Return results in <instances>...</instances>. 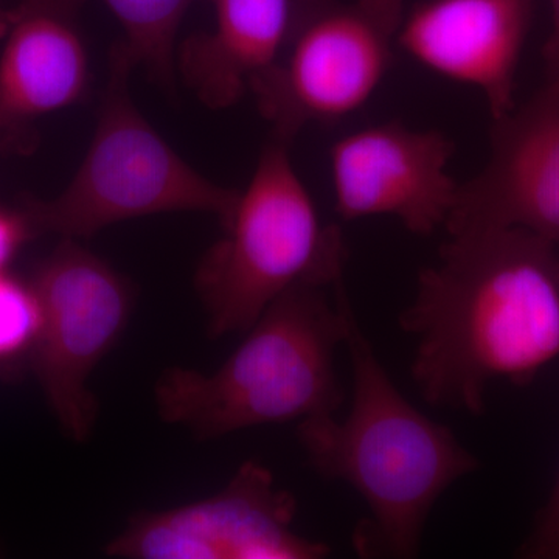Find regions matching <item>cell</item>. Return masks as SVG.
<instances>
[{
  "instance_id": "obj_1",
  "label": "cell",
  "mask_w": 559,
  "mask_h": 559,
  "mask_svg": "<svg viewBox=\"0 0 559 559\" xmlns=\"http://www.w3.org/2000/svg\"><path fill=\"white\" fill-rule=\"evenodd\" d=\"M400 314L430 406L481 415L489 385H525L559 358V246L522 229L448 234Z\"/></svg>"
},
{
  "instance_id": "obj_2",
  "label": "cell",
  "mask_w": 559,
  "mask_h": 559,
  "mask_svg": "<svg viewBox=\"0 0 559 559\" xmlns=\"http://www.w3.org/2000/svg\"><path fill=\"white\" fill-rule=\"evenodd\" d=\"M334 289L352 360V407L344 419H304L297 436L319 476L344 481L366 502L369 518L355 533L359 555L415 558L430 511L479 460L400 392L360 329L344 280Z\"/></svg>"
},
{
  "instance_id": "obj_3",
  "label": "cell",
  "mask_w": 559,
  "mask_h": 559,
  "mask_svg": "<svg viewBox=\"0 0 559 559\" xmlns=\"http://www.w3.org/2000/svg\"><path fill=\"white\" fill-rule=\"evenodd\" d=\"M212 373L171 367L154 389L160 418L198 440L334 414L344 401L336 369L345 323L326 286L300 285L272 301Z\"/></svg>"
},
{
  "instance_id": "obj_4",
  "label": "cell",
  "mask_w": 559,
  "mask_h": 559,
  "mask_svg": "<svg viewBox=\"0 0 559 559\" xmlns=\"http://www.w3.org/2000/svg\"><path fill=\"white\" fill-rule=\"evenodd\" d=\"M289 145L272 135L248 186L238 191L223 238L198 264L194 288L213 340L245 334L296 286L330 288L344 280V235L320 219Z\"/></svg>"
},
{
  "instance_id": "obj_5",
  "label": "cell",
  "mask_w": 559,
  "mask_h": 559,
  "mask_svg": "<svg viewBox=\"0 0 559 559\" xmlns=\"http://www.w3.org/2000/svg\"><path fill=\"white\" fill-rule=\"evenodd\" d=\"M134 69L117 43L97 124L79 171L53 200L25 198L22 215L33 231L84 240L121 221L159 213H212L221 226L229 219L238 190L194 170L151 127L132 102Z\"/></svg>"
},
{
  "instance_id": "obj_6",
  "label": "cell",
  "mask_w": 559,
  "mask_h": 559,
  "mask_svg": "<svg viewBox=\"0 0 559 559\" xmlns=\"http://www.w3.org/2000/svg\"><path fill=\"white\" fill-rule=\"evenodd\" d=\"M404 16V0H299L285 49L249 87L272 135L293 143L362 109L392 69Z\"/></svg>"
},
{
  "instance_id": "obj_7",
  "label": "cell",
  "mask_w": 559,
  "mask_h": 559,
  "mask_svg": "<svg viewBox=\"0 0 559 559\" xmlns=\"http://www.w3.org/2000/svg\"><path fill=\"white\" fill-rule=\"evenodd\" d=\"M32 288L40 308L33 347L36 374L66 436L83 443L98 418L92 371L123 336L134 310V288L108 261L72 238H62L40 264Z\"/></svg>"
},
{
  "instance_id": "obj_8",
  "label": "cell",
  "mask_w": 559,
  "mask_h": 559,
  "mask_svg": "<svg viewBox=\"0 0 559 559\" xmlns=\"http://www.w3.org/2000/svg\"><path fill=\"white\" fill-rule=\"evenodd\" d=\"M297 503L260 463L246 462L212 498L143 513L106 547L123 559H320L326 544L294 530Z\"/></svg>"
},
{
  "instance_id": "obj_9",
  "label": "cell",
  "mask_w": 559,
  "mask_h": 559,
  "mask_svg": "<svg viewBox=\"0 0 559 559\" xmlns=\"http://www.w3.org/2000/svg\"><path fill=\"white\" fill-rule=\"evenodd\" d=\"M454 143L401 121L349 132L330 150L331 182L342 219H399L428 237L447 226L460 183L448 173Z\"/></svg>"
},
{
  "instance_id": "obj_10",
  "label": "cell",
  "mask_w": 559,
  "mask_h": 559,
  "mask_svg": "<svg viewBox=\"0 0 559 559\" xmlns=\"http://www.w3.org/2000/svg\"><path fill=\"white\" fill-rule=\"evenodd\" d=\"M492 121L487 165L460 183L444 229H522L559 246V90L546 83Z\"/></svg>"
},
{
  "instance_id": "obj_11",
  "label": "cell",
  "mask_w": 559,
  "mask_h": 559,
  "mask_svg": "<svg viewBox=\"0 0 559 559\" xmlns=\"http://www.w3.org/2000/svg\"><path fill=\"white\" fill-rule=\"evenodd\" d=\"M533 0H425L400 28L399 47L444 79L481 92L492 120L516 106V72Z\"/></svg>"
},
{
  "instance_id": "obj_12",
  "label": "cell",
  "mask_w": 559,
  "mask_h": 559,
  "mask_svg": "<svg viewBox=\"0 0 559 559\" xmlns=\"http://www.w3.org/2000/svg\"><path fill=\"white\" fill-rule=\"evenodd\" d=\"M86 0H16L0 55V148L22 146L40 117L86 100L90 50L81 31Z\"/></svg>"
},
{
  "instance_id": "obj_13",
  "label": "cell",
  "mask_w": 559,
  "mask_h": 559,
  "mask_svg": "<svg viewBox=\"0 0 559 559\" xmlns=\"http://www.w3.org/2000/svg\"><path fill=\"white\" fill-rule=\"evenodd\" d=\"M213 28L176 49V73L210 109L237 105L285 49L299 0H207Z\"/></svg>"
},
{
  "instance_id": "obj_14",
  "label": "cell",
  "mask_w": 559,
  "mask_h": 559,
  "mask_svg": "<svg viewBox=\"0 0 559 559\" xmlns=\"http://www.w3.org/2000/svg\"><path fill=\"white\" fill-rule=\"evenodd\" d=\"M119 21L120 46L135 68L143 66L162 86L171 90L176 76V39L187 13L198 0H103Z\"/></svg>"
},
{
  "instance_id": "obj_15",
  "label": "cell",
  "mask_w": 559,
  "mask_h": 559,
  "mask_svg": "<svg viewBox=\"0 0 559 559\" xmlns=\"http://www.w3.org/2000/svg\"><path fill=\"white\" fill-rule=\"evenodd\" d=\"M39 329V301L32 285L0 272V360L33 349Z\"/></svg>"
},
{
  "instance_id": "obj_16",
  "label": "cell",
  "mask_w": 559,
  "mask_h": 559,
  "mask_svg": "<svg viewBox=\"0 0 559 559\" xmlns=\"http://www.w3.org/2000/svg\"><path fill=\"white\" fill-rule=\"evenodd\" d=\"M527 559H559V476L546 506L536 516L535 525L518 550Z\"/></svg>"
},
{
  "instance_id": "obj_17",
  "label": "cell",
  "mask_w": 559,
  "mask_h": 559,
  "mask_svg": "<svg viewBox=\"0 0 559 559\" xmlns=\"http://www.w3.org/2000/svg\"><path fill=\"white\" fill-rule=\"evenodd\" d=\"M31 226L21 213H9L0 210V272L10 263L14 253L27 240Z\"/></svg>"
},
{
  "instance_id": "obj_18",
  "label": "cell",
  "mask_w": 559,
  "mask_h": 559,
  "mask_svg": "<svg viewBox=\"0 0 559 559\" xmlns=\"http://www.w3.org/2000/svg\"><path fill=\"white\" fill-rule=\"evenodd\" d=\"M551 32L543 47L547 84L559 90V0H550Z\"/></svg>"
},
{
  "instance_id": "obj_19",
  "label": "cell",
  "mask_w": 559,
  "mask_h": 559,
  "mask_svg": "<svg viewBox=\"0 0 559 559\" xmlns=\"http://www.w3.org/2000/svg\"><path fill=\"white\" fill-rule=\"evenodd\" d=\"M9 0H0V22L10 21V7H7Z\"/></svg>"
},
{
  "instance_id": "obj_20",
  "label": "cell",
  "mask_w": 559,
  "mask_h": 559,
  "mask_svg": "<svg viewBox=\"0 0 559 559\" xmlns=\"http://www.w3.org/2000/svg\"><path fill=\"white\" fill-rule=\"evenodd\" d=\"M9 22H0V38H3V36H5L7 28H9Z\"/></svg>"
}]
</instances>
